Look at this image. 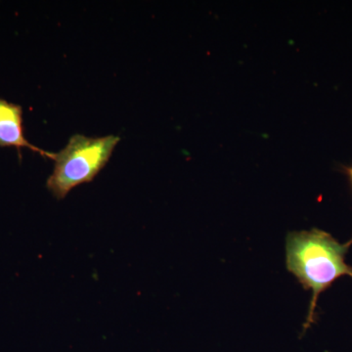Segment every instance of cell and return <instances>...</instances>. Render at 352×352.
Wrapping results in <instances>:
<instances>
[{
  "mask_svg": "<svg viewBox=\"0 0 352 352\" xmlns=\"http://www.w3.org/2000/svg\"><path fill=\"white\" fill-rule=\"evenodd\" d=\"M351 245L352 239L346 244H340L331 234L317 228L293 231L287 235V270L302 285L303 289L312 292L303 326L305 331L314 322L317 300L321 293L340 277L349 275L352 278V266L346 263Z\"/></svg>",
  "mask_w": 352,
  "mask_h": 352,
  "instance_id": "obj_1",
  "label": "cell"
},
{
  "mask_svg": "<svg viewBox=\"0 0 352 352\" xmlns=\"http://www.w3.org/2000/svg\"><path fill=\"white\" fill-rule=\"evenodd\" d=\"M119 136L88 138L75 134L61 151L55 153L54 170L47 188L58 200H63L75 187L91 182L112 156Z\"/></svg>",
  "mask_w": 352,
  "mask_h": 352,
  "instance_id": "obj_2",
  "label": "cell"
},
{
  "mask_svg": "<svg viewBox=\"0 0 352 352\" xmlns=\"http://www.w3.org/2000/svg\"><path fill=\"white\" fill-rule=\"evenodd\" d=\"M0 147L28 148L43 157L54 160L55 153L44 151L25 138L23 109L18 104L0 98Z\"/></svg>",
  "mask_w": 352,
  "mask_h": 352,
  "instance_id": "obj_3",
  "label": "cell"
},
{
  "mask_svg": "<svg viewBox=\"0 0 352 352\" xmlns=\"http://www.w3.org/2000/svg\"><path fill=\"white\" fill-rule=\"evenodd\" d=\"M346 173L347 175H349V179H351V182L352 183V166H351V168H346Z\"/></svg>",
  "mask_w": 352,
  "mask_h": 352,
  "instance_id": "obj_4",
  "label": "cell"
}]
</instances>
